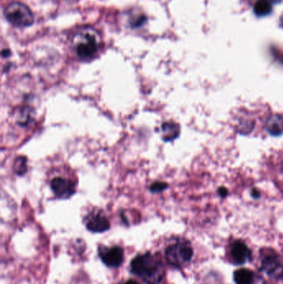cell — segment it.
<instances>
[{"label":"cell","instance_id":"4","mask_svg":"<svg viewBox=\"0 0 283 284\" xmlns=\"http://www.w3.org/2000/svg\"><path fill=\"white\" fill-rule=\"evenodd\" d=\"M262 269L272 278L279 279L283 276V263L276 252H263L261 259Z\"/></svg>","mask_w":283,"mask_h":284},{"label":"cell","instance_id":"8","mask_svg":"<svg viewBox=\"0 0 283 284\" xmlns=\"http://www.w3.org/2000/svg\"><path fill=\"white\" fill-rule=\"evenodd\" d=\"M86 228L93 233H103L107 231L111 223L108 219L101 214H92L86 218Z\"/></svg>","mask_w":283,"mask_h":284},{"label":"cell","instance_id":"7","mask_svg":"<svg viewBox=\"0 0 283 284\" xmlns=\"http://www.w3.org/2000/svg\"><path fill=\"white\" fill-rule=\"evenodd\" d=\"M251 252L244 243L240 240L233 243L230 248V258L232 262L237 265L243 264L248 261Z\"/></svg>","mask_w":283,"mask_h":284},{"label":"cell","instance_id":"18","mask_svg":"<svg viewBox=\"0 0 283 284\" xmlns=\"http://www.w3.org/2000/svg\"><path fill=\"white\" fill-rule=\"evenodd\" d=\"M10 54H11V53H10V51H9V49H4V50H3V52H2V55H3V58L9 57L10 56Z\"/></svg>","mask_w":283,"mask_h":284},{"label":"cell","instance_id":"2","mask_svg":"<svg viewBox=\"0 0 283 284\" xmlns=\"http://www.w3.org/2000/svg\"><path fill=\"white\" fill-rule=\"evenodd\" d=\"M194 251L189 242L179 240L169 245L165 250V258L169 264L175 267H182L191 260Z\"/></svg>","mask_w":283,"mask_h":284},{"label":"cell","instance_id":"16","mask_svg":"<svg viewBox=\"0 0 283 284\" xmlns=\"http://www.w3.org/2000/svg\"><path fill=\"white\" fill-rule=\"evenodd\" d=\"M168 187V184L164 182H161V181H156L155 183H153L150 186V190L153 193H159L163 191Z\"/></svg>","mask_w":283,"mask_h":284},{"label":"cell","instance_id":"17","mask_svg":"<svg viewBox=\"0 0 283 284\" xmlns=\"http://www.w3.org/2000/svg\"><path fill=\"white\" fill-rule=\"evenodd\" d=\"M145 21H146V18H145V16H142V17L138 18L137 20H135V21L131 23V25L133 26V27H140V26H142L143 23H144Z\"/></svg>","mask_w":283,"mask_h":284},{"label":"cell","instance_id":"12","mask_svg":"<svg viewBox=\"0 0 283 284\" xmlns=\"http://www.w3.org/2000/svg\"><path fill=\"white\" fill-rule=\"evenodd\" d=\"M266 129L270 133L278 136L283 133V117L280 116H271L266 122Z\"/></svg>","mask_w":283,"mask_h":284},{"label":"cell","instance_id":"14","mask_svg":"<svg viewBox=\"0 0 283 284\" xmlns=\"http://www.w3.org/2000/svg\"><path fill=\"white\" fill-rule=\"evenodd\" d=\"M272 6L270 0H258L254 5V13L259 17H263L272 12Z\"/></svg>","mask_w":283,"mask_h":284},{"label":"cell","instance_id":"5","mask_svg":"<svg viewBox=\"0 0 283 284\" xmlns=\"http://www.w3.org/2000/svg\"><path fill=\"white\" fill-rule=\"evenodd\" d=\"M51 189L58 198L68 199L76 192V184L72 180L63 177H55L51 181Z\"/></svg>","mask_w":283,"mask_h":284},{"label":"cell","instance_id":"15","mask_svg":"<svg viewBox=\"0 0 283 284\" xmlns=\"http://www.w3.org/2000/svg\"><path fill=\"white\" fill-rule=\"evenodd\" d=\"M14 171L18 176H23L27 172V158L19 156L14 161Z\"/></svg>","mask_w":283,"mask_h":284},{"label":"cell","instance_id":"19","mask_svg":"<svg viewBox=\"0 0 283 284\" xmlns=\"http://www.w3.org/2000/svg\"><path fill=\"white\" fill-rule=\"evenodd\" d=\"M125 284H139L136 280H133V279H131V280H129V281L126 282Z\"/></svg>","mask_w":283,"mask_h":284},{"label":"cell","instance_id":"6","mask_svg":"<svg viewBox=\"0 0 283 284\" xmlns=\"http://www.w3.org/2000/svg\"><path fill=\"white\" fill-rule=\"evenodd\" d=\"M99 256L107 267H120L123 263L124 259V252L120 247H112V248H103L99 250Z\"/></svg>","mask_w":283,"mask_h":284},{"label":"cell","instance_id":"10","mask_svg":"<svg viewBox=\"0 0 283 284\" xmlns=\"http://www.w3.org/2000/svg\"><path fill=\"white\" fill-rule=\"evenodd\" d=\"M272 174L276 184L283 191V154L272 162Z\"/></svg>","mask_w":283,"mask_h":284},{"label":"cell","instance_id":"11","mask_svg":"<svg viewBox=\"0 0 283 284\" xmlns=\"http://www.w3.org/2000/svg\"><path fill=\"white\" fill-rule=\"evenodd\" d=\"M161 131L164 142H170L179 136L180 127L175 122H164L161 126Z\"/></svg>","mask_w":283,"mask_h":284},{"label":"cell","instance_id":"1","mask_svg":"<svg viewBox=\"0 0 283 284\" xmlns=\"http://www.w3.org/2000/svg\"><path fill=\"white\" fill-rule=\"evenodd\" d=\"M131 268L134 274L148 284H159L164 277V267L158 257L146 253L136 257L131 261Z\"/></svg>","mask_w":283,"mask_h":284},{"label":"cell","instance_id":"3","mask_svg":"<svg viewBox=\"0 0 283 284\" xmlns=\"http://www.w3.org/2000/svg\"><path fill=\"white\" fill-rule=\"evenodd\" d=\"M5 17L15 27H28L34 22V15L28 6L21 3L9 4L4 11Z\"/></svg>","mask_w":283,"mask_h":284},{"label":"cell","instance_id":"13","mask_svg":"<svg viewBox=\"0 0 283 284\" xmlns=\"http://www.w3.org/2000/svg\"><path fill=\"white\" fill-rule=\"evenodd\" d=\"M233 278L236 284H253L254 283V274L247 268L237 270L233 274Z\"/></svg>","mask_w":283,"mask_h":284},{"label":"cell","instance_id":"9","mask_svg":"<svg viewBox=\"0 0 283 284\" xmlns=\"http://www.w3.org/2000/svg\"><path fill=\"white\" fill-rule=\"evenodd\" d=\"M98 51V43L94 37L86 35L83 41L77 46V54L81 59H91Z\"/></svg>","mask_w":283,"mask_h":284}]
</instances>
